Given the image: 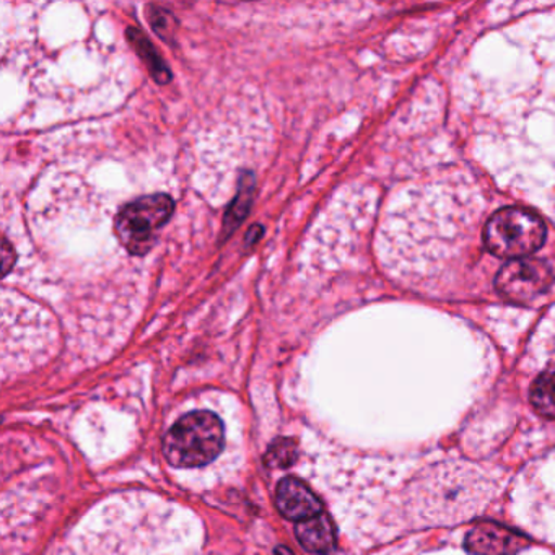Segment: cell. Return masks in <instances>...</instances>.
Segmentation results:
<instances>
[{"label": "cell", "instance_id": "cell-5", "mask_svg": "<svg viewBox=\"0 0 555 555\" xmlns=\"http://www.w3.org/2000/svg\"><path fill=\"white\" fill-rule=\"evenodd\" d=\"M528 492L532 505L529 518L534 521V531L555 542V453L529 474Z\"/></svg>", "mask_w": 555, "mask_h": 555}, {"label": "cell", "instance_id": "cell-14", "mask_svg": "<svg viewBox=\"0 0 555 555\" xmlns=\"http://www.w3.org/2000/svg\"><path fill=\"white\" fill-rule=\"evenodd\" d=\"M262 233V227L255 225L251 230H249L248 236H246L245 240V246L248 248V246L255 245L256 242H258L259 238H261Z\"/></svg>", "mask_w": 555, "mask_h": 555}, {"label": "cell", "instance_id": "cell-11", "mask_svg": "<svg viewBox=\"0 0 555 555\" xmlns=\"http://www.w3.org/2000/svg\"><path fill=\"white\" fill-rule=\"evenodd\" d=\"M529 401L538 414L555 418V365L545 369L532 383Z\"/></svg>", "mask_w": 555, "mask_h": 555}, {"label": "cell", "instance_id": "cell-9", "mask_svg": "<svg viewBox=\"0 0 555 555\" xmlns=\"http://www.w3.org/2000/svg\"><path fill=\"white\" fill-rule=\"evenodd\" d=\"M256 180L255 175L245 171L240 178L238 193H236L235 199L230 204L229 210H227L225 219H223L222 235L223 240L229 238L240 225L243 220L249 214V207L253 204V197H255Z\"/></svg>", "mask_w": 555, "mask_h": 555}, {"label": "cell", "instance_id": "cell-10", "mask_svg": "<svg viewBox=\"0 0 555 555\" xmlns=\"http://www.w3.org/2000/svg\"><path fill=\"white\" fill-rule=\"evenodd\" d=\"M126 35H128L129 43L134 48L135 53L144 61L155 82L160 83V86L170 82L171 70L168 69L167 63H165L164 57L158 54V51L155 50L152 41L135 27H129Z\"/></svg>", "mask_w": 555, "mask_h": 555}, {"label": "cell", "instance_id": "cell-1", "mask_svg": "<svg viewBox=\"0 0 555 555\" xmlns=\"http://www.w3.org/2000/svg\"><path fill=\"white\" fill-rule=\"evenodd\" d=\"M225 431L219 415L194 411L181 417L165 437L164 453L177 467H199L212 463L223 448Z\"/></svg>", "mask_w": 555, "mask_h": 555}, {"label": "cell", "instance_id": "cell-3", "mask_svg": "<svg viewBox=\"0 0 555 555\" xmlns=\"http://www.w3.org/2000/svg\"><path fill=\"white\" fill-rule=\"evenodd\" d=\"M175 201L168 194L139 197L122 207L115 230L121 245L132 256H144L155 245L157 233L173 216Z\"/></svg>", "mask_w": 555, "mask_h": 555}, {"label": "cell", "instance_id": "cell-13", "mask_svg": "<svg viewBox=\"0 0 555 555\" xmlns=\"http://www.w3.org/2000/svg\"><path fill=\"white\" fill-rule=\"evenodd\" d=\"M15 262V251L8 238L2 243V272L8 275Z\"/></svg>", "mask_w": 555, "mask_h": 555}, {"label": "cell", "instance_id": "cell-12", "mask_svg": "<svg viewBox=\"0 0 555 555\" xmlns=\"http://www.w3.org/2000/svg\"><path fill=\"white\" fill-rule=\"evenodd\" d=\"M147 17L155 34H157L162 40L167 41V43L173 41L175 31H177V22H175L171 12L157 8V5H149Z\"/></svg>", "mask_w": 555, "mask_h": 555}, {"label": "cell", "instance_id": "cell-4", "mask_svg": "<svg viewBox=\"0 0 555 555\" xmlns=\"http://www.w3.org/2000/svg\"><path fill=\"white\" fill-rule=\"evenodd\" d=\"M554 271L541 259L508 261L495 278V287L502 297L512 301H529L541 297L551 288Z\"/></svg>", "mask_w": 555, "mask_h": 555}, {"label": "cell", "instance_id": "cell-2", "mask_svg": "<svg viewBox=\"0 0 555 555\" xmlns=\"http://www.w3.org/2000/svg\"><path fill=\"white\" fill-rule=\"evenodd\" d=\"M541 217L521 207L496 210L483 229V243L496 258L525 259L534 255L545 242Z\"/></svg>", "mask_w": 555, "mask_h": 555}, {"label": "cell", "instance_id": "cell-8", "mask_svg": "<svg viewBox=\"0 0 555 555\" xmlns=\"http://www.w3.org/2000/svg\"><path fill=\"white\" fill-rule=\"evenodd\" d=\"M297 538L313 554H331L336 547V529L326 515L298 522Z\"/></svg>", "mask_w": 555, "mask_h": 555}, {"label": "cell", "instance_id": "cell-6", "mask_svg": "<svg viewBox=\"0 0 555 555\" xmlns=\"http://www.w3.org/2000/svg\"><path fill=\"white\" fill-rule=\"evenodd\" d=\"M275 505L279 512L292 521H307L323 515V503L298 477H285L279 482Z\"/></svg>", "mask_w": 555, "mask_h": 555}, {"label": "cell", "instance_id": "cell-7", "mask_svg": "<svg viewBox=\"0 0 555 555\" xmlns=\"http://www.w3.org/2000/svg\"><path fill=\"white\" fill-rule=\"evenodd\" d=\"M525 545L522 539L495 525L477 526L467 534V551L477 555H513Z\"/></svg>", "mask_w": 555, "mask_h": 555}]
</instances>
